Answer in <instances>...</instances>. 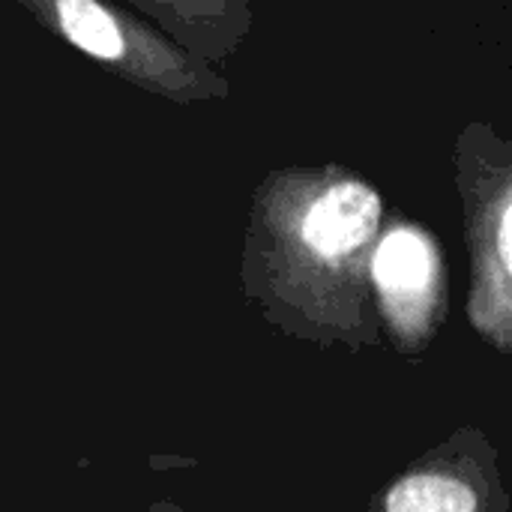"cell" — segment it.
<instances>
[{
    "mask_svg": "<svg viewBox=\"0 0 512 512\" xmlns=\"http://www.w3.org/2000/svg\"><path fill=\"white\" fill-rule=\"evenodd\" d=\"M378 324L399 351H423L447 318V261L438 237L396 213L384 216L369 258Z\"/></svg>",
    "mask_w": 512,
    "mask_h": 512,
    "instance_id": "277c9868",
    "label": "cell"
},
{
    "mask_svg": "<svg viewBox=\"0 0 512 512\" xmlns=\"http://www.w3.org/2000/svg\"><path fill=\"white\" fill-rule=\"evenodd\" d=\"M51 36L111 75L174 105L222 102L231 93L216 63L192 54L147 15L117 0H15Z\"/></svg>",
    "mask_w": 512,
    "mask_h": 512,
    "instance_id": "7a4b0ae2",
    "label": "cell"
},
{
    "mask_svg": "<svg viewBox=\"0 0 512 512\" xmlns=\"http://www.w3.org/2000/svg\"><path fill=\"white\" fill-rule=\"evenodd\" d=\"M375 183L348 165L267 171L249 195L243 291L288 336L372 345L378 315L369 258L384 222Z\"/></svg>",
    "mask_w": 512,
    "mask_h": 512,
    "instance_id": "6da1fadb",
    "label": "cell"
},
{
    "mask_svg": "<svg viewBox=\"0 0 512 512\" xmlns=\"http://www.w3.org/2000/svg\"><path fill=\"white\" fill-rule=\"evenodd\" d=\"M126 6L210 63L237 54L255 21L252 0H126Z\"/></svg>",
    "mask_w": 512,
    "mask_h": 512,
    "instance_id": "8992f818",
    "label": "cell"
},
{
    "mask_svg": "<svg viewBox=\"0 0 512 512\" xmlns=\"http://www.w3.org/2000/svg\"><path fill=\"white\" fill-rule=\"evenodd\" d=\"M156 512H174V510H168V507H159V510Z\"/></svg>",
    "mask_w": 512,
    "mask_h": 512,
    "instance_id": "52a82bcc",
    "label": "cell"
},
{
    "mask_svg": "<svg viewBox=\"0 0 512 512\" xmlns=\"http://www.w3.org/2000/svg\"><path fill=\"white\" fill-rule=\"evenodd\" d=\"M456 189L471 252L468 318L498 351L512 333V144L489 120H471L453 144Z\"/></svg>",
    "mask_w": 512,
    "mask_h": 512,
    "instance_id": "3957f363",
    "label": "cell"
},
{
    "mask_svg": "<svg viewBox=\"0 0 512 512\" xmlns=\"http://www.w3.org/2000/svg\"><path fill=\"white\" fill-rule=\"evenodd\" d=\"M369 512H507L495 450L480 432H459L393 480Z\"/></svg>",
    "mask_w": 512,
    "mask_h": 512,
    "instance_id": "5b68a950",
    "label": "cell"
}]
</instances>
